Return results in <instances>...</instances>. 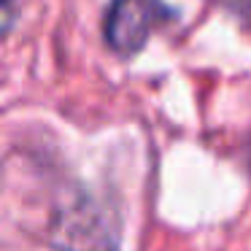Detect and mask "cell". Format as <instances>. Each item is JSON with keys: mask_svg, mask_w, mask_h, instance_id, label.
Instances as JSON below:
<instances>
[{"mask_svg": "<svg viewBox=\"0 0 251 251\" xmlns=\"http://www.w3.org/2000/svg\"><path fill=\"white\" fill-rule=\"evenodd\" d=\"M11 8H14V0H6V30L11 27Z\"/></svg>", "mask_w": 251, "mask_h": 251, "instance_id": "3957f363", "label": "cell"}, {"mask_svg": "<svg viewBox=\"0 0 251 251\" xmlns=\"http://www.w3.org/2000/svg\"><path fill=\"white\" fill-rule=\"evenodd\" d=\"M46 243L54 251H119V229L100 202L78 195L54 208Z\"/></svg>", "mask_w": 251, "mask_h": 251, "instance_id": "6da1fadb", "label": "cell"}, {"mask_svg": "<svg viewBox=\"0 0 251 251\" xmlns=\"http://www.w3.org/2000/svg\"><path fill=\"white\" fill-rule=\"evenodd\" d=\"M246 159H249V170H251V143H249V149H246Z\"/></svg>", "mask_w": 251, "mask_h": 251, "instance_id": "277c9868", "label": "cell"}, {"mask_svg": "<svg viewBox=\"0 0 251 251\" xmlns=\"http://www.w3.org/2000/svg\"><path fill=\"white\" fill-rule=\"evenodd\" d=\"M168 17L170 11L162 0H111L103 19V38L119 57L138 54Z\"/></svg>", "mask_w": 251, "mask_h": 251, "instance_id": "7a4b0ae2", "label": "cell"}]
</instances>
